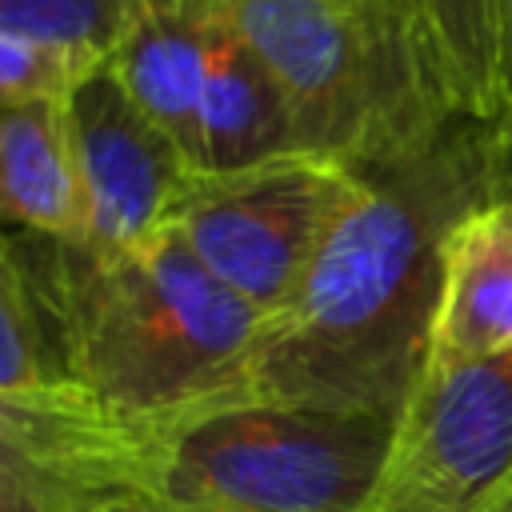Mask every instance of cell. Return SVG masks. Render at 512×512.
Returning <instances> with one entry per match:
<instances>
[{"label": "cell", "instance_id": "10", "mask_svg": "<svg viewBox=\"0 0 512 512\" xmlns=\"http://www.w3.org/2000/svg\"><path fill=\"white\" fill-rule=\"evenodd\" d=\"M284 152H300L284 92L276 88L260 56L244 44V36L232 28V20L220 8L212 28L204 96H200L196 168L236 172Z\"/></svg>", "mask_w": 512, "mask_h": 512}, {"label": "cell", "instance_id": "18", "mask_svg": "<svg viewBox=\"0 0 512 512\" xmlns=\"http://www.w3.org/2000/svg\"><path fill=\"white\" fill-rule=\"evenodd\" d=\"M76 512H168V508H152L140 500H92V504H80Z\"/></svg>", "mask_w": 512, "mask_h": 512}, {"label": "cell", "instance_id": "12", "mask_svg": "<svg viewBox=\"0 0 512 512\" xmlns=\"http://www.w3.org/2000/svg\"><path fill=\"white\" fill-rule=\"evenodd\" d=\"M56 380L48 336L36 312V296L16 248V236L0 228V396L48 388Z\"/></svg>", "mask_w": 512, "mask_h": 512}, {"label": "cell", "instance_id": "15", "mask_svg": "<svg viewBox=\"0 0 512 512\" xmlns=\"http://www.w3.org/2000/svg\"><path fill=\"white\" fill-rule=\"evenodd\" d=\"M100 60L0 28V108L64 100Z\"/></svg>", "mask_w": 512, "mask_h": 512}, {"label": "cell", "instance_id": "17", "mask_svg": "<svg viewBox=\"0 0 512 512\" xmlns=\"http://www.w3.org/2000/svg\"><path fill=\"white\" fill-rule=\"evenodd\" d=\"M492 52H496L492 128L504 144L508 172H512V0H492Z\"/></svg>", "mask_w": 512, "mask_h": 512}, {"label": "cell", "instance_id": "4", "mask_svg": "<svg viewBox=\"0 0 512 512\" xmlns=\"http://www.w3.org/2000/svg\"><path fill=\"white\" fill-rule=\"evenodd\" d=\"M296 124L300 152L392 168L472 116L424 0H220Z\"/></svg>", "mask_w": 512, "mask_h": 512}, {"label": "cell", "instance_id": "14", "mask_svg": "<svg viewBox=\"0 0 512 512\" xmlns=\"http://www.w3.org/2000/svg\"><path fill=\"white\" fill-rule=\"evenodd\" d=\"M424 8L456 68L468 112L480 120H492V96H496L492 0H424Z\"/></svg>", "mask_w": 512, "mask_h": 512}, {"label": "cell", "instance_id": "7", "mask_svg": "<svg viewBox=\"0 0 512 512\" xmlns=\"http://www.w3.org/2000/svg\"><path fill=\"white\" fill-rule=\"evenodd\" d=\"M64 116L80 188L72 244L124 252L168 232L200 172L180 140L132 100L108 60L64 96Z\"/></svg>", "mask_w": 512, "mask_h": 512}, {"label": "cell", "instance_id": "11", "mask_svg": "<svg viewBox=\"0 0 512 512\" xmlns=\"http://www.w3.org/2000/svg\"><path fill=\"white\" fill-rule=\"evenodd\" d=\"M0 228L8 236L72 240L80 188L64 100L0 108Z\"/></svg>", "mask_w": 512, "mask_h": 512}, {"label": "cell", "instance_id": "9", "mask_svg": "<svg viewBox=\"0 0 512 512\" xmlns=\"http://www.w3.org/2000/svg\"><path fill=\"white\" fill-rule=\"evenodd\" d=\"M512 356V196L472 208L444 252L428 368Z\"/></svg>", "mask_w": 512, "mask_h": 512}, {"label": "cell", "instance_id": "5", "mask_svg": "<svg viewBox=\"0 0 512 512\" xmlns=\"http://www.w3.org/2000/svg\"><path fill=\"white\" fill-rule=\"evenodd\" d=\"M364 176L316 152L200 172L168 232L264 320L296 292Z\"/></svg>", "mask_w": 512, "mask_h": 512}, {"label": "cell", "instance_id": "6", "mask_svg": "<svg viewBox=\"0 0 512 512\" xmlns=\"http://www.w3.org/2000/svg\"><path fill=\"white\" fill-rule=\"evenodd\" d=\"M512 500V356L428 368L360 512H500Z\"/></svg>", "mask_w": 512, "mask_h": 512}, {"label": "cell", "instance_id": "2", "mask_svg": "<svg viewBox=\"0 0 512 512\" xmlns=\"http://www.w3.org/2000/svg\"><path fill=\"white\" fill-rule=\"evenodd\" d=\"M76 508L140 500L168 512H360L396 420L232 392L156 416H112L68 384L0 396Z\"/></svg>", "mask_w": 512, "mask_h": 512}, {"label": "cell", "instance_id": "3", "mask_svg": "<svg viewBox=\"0 0 512 512\" xmlns=\"http://www.w3.org/2000/svg\"><path fill=\"white\" fill-rule=\"evenodd\" d=\"M52 372L92 408L156 416L248 392L264 316L172 232L124 252L16 236Z\"/></svg>", "mask_w": 512, "mask_h": 512}, {"label": "cell", "instance_id": "16", "mask_svg": "<svg viewBox=\"0 0 512 512\" xmlns=\"http://www.w3.org/2000/svg\"><path fill=\"white\" fill-rule=\"evenodd\" d=\"M0 512H76L60 472L0 400Z\"/></svg>", "mask_w": 512, "mask_h": 512}, {"label": "cell", "instance_id": "1", "mask_svg": "<svg viewBox=\"0 0 512 512\" xmlns=\"http://www.w3.org/2000/svg\"><path fill=\"white\" fill-rule=\"evenodd\" d=\"M512 196L492 120L460 116L424 152L364 172L296 292L264 320L244 388L284 404L396 420L428 372L456 224Z\"/></svg>", "mask_w": 512, "mask_h": 512}, {"label": "cell", "instance_id": "19", "mask_svg": "<svg viewBox=\"0 0 512 512\" xmlns=\"http://www.w3.org/2000/svg\"><path fill=\"white\" fill-rule=\"evenodd\" d=\"M500 512H512V500H508V504H504V508H500Z\"/></svg>", "mask_w": 512, "mask_h": 512}, {"label": "cell", "instance_id": "13", "mask_svg": "<svg viewBox=\"0 0 512 512\" xmlns=\"http://www.w3.org/2000/svg\"><path fill=\"white\" fill-rule=\"evenodd\" d=\"M124 0H0V28L104 60L116 44Z\"/></svg>", "mask_w": 512, "mask_h": 512}, {"label": "cell", "instance_id": "8", "mask_svg": "<svg viewBox=\"0 0 512 512\" xmlns=\"http://www.w3.org/2000/svg\"><path fill=\"white\" fill-rule=\"evenodd\" d=\"M216 16L220 0H124L116 44L104 56L132 100L180 140L192 164Z\"/></svg>", "mask_w": 512, "mask_h": 512}]
</instances>
